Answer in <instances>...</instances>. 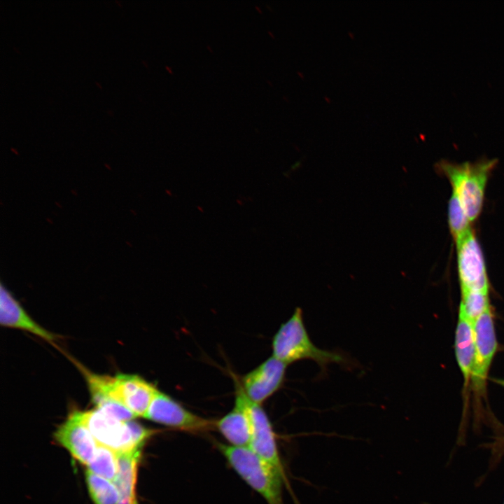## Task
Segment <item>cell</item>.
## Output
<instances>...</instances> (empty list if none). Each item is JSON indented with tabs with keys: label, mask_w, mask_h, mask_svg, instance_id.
<instances>
[{
	"label": "cell",
	"mask_w": 504,
	"mask_h": 504,
	"mask_svg": "<svg viewBox=\"0 0 504 504\" xmlns=\"http://www.w3.org/2000/svg\"><path fill=\"white\" fill-rule=\"evenodd\" d=\"M272 356L288 365L301 360H312L323 373L332 363L352 365L351 360L344 353L322 349L316 346L305 328L302 310L295 308L293 315L282 323L273 337Z\"/></svg>",
	"instance_id": "obj_1"
},
{
	"label": "cell",
	"mask_w": 504,
	"mask_h": 504,
	"mask_svg": "<svg viewBox=\"0 0 504 504\" xmlns=\"http://www.w3.org/2000/svg\"><path fill=\"white\" fill-rule=\"evenodd\" d=\"M220 453L236 472L268 504H284L282 486L286 478L250 447L216 442Z\"/></svg>",
	"instance_id": "obj_2"
},
{
	"label": "cell",
	"mask_w": 504,
	"mask_h": 504,
	"mask_svg": "<svg viewBox=\"0 0 504 504\" xmlns=\"http://www.w3.org/2000/svg\"><path fill=\"white\" fill-rule=\"evenodd\" d=\"M496 164L495 159L460 164L442 160L438 164L470 222L481 213L488 177Z\"/></svg>",
	"instance_id": "obj_3"
},
{
	"label": "cell",
	"mask_w": 504,
	"mask_h": 504,
	"mask_svg": "<svg viewBox=\"0 0 504 504\" xmlns=\"http://www.w3.org/2000/svg\"><path fill=\"white\" fill-rule=\"evenodd\" d=\"M85 425L97 444L117 454L142 448L135 443L128 421H121L94 409L74 412Z\"/></svg>",
	"instance_id": "obj_4"
},
{
	"label": "cell",
	"mask_w": 504,
	"mask_h": 504,
	"mask_svg": "<svg viewBox=\"0 0 504 504\" xmlns=\"http://www.w3.org/2000/svg\"><path fill=\"white\" fill-rule=\"evenodd\" d=\"M144 418L188 432H204L215 428V421L190 412L172 397L160 391L155 393Z\"/></svg>",
	"instance_id": "obj_5"
},
{
	"label": "cell",
	"mask_w": 504,
	"mask_h": 504,
	"mask_svg": "<svg viewBox=\"0 0 504 504\" xmlns=\"http://www.w3.org/2000/svg\"><path fill=\"white\" fill-rule=\"evenodd\" d=\"M461 290L488 291V279L480 245L471 230L456 243Z\"/></svg>",
	"instance_id": "obj_6"
},
{
	"label": "cell",
	"mask_w": 504,
	"mask_h": 504,
	"mask_svg": "<svg viewBox=\"0 0 504 504\" xmlns=\"http://www.w3.org/2000/svg\"><path fill=\"white\" fill-rule=\"evenodd\" d=\"M288 365L273 356L245 374L241 386L251 402L261 405L282 386Z\"/></svg>",
	"instance_id": "obj_7"
},
{
	"label": "cell",
	"mask_w": 504,
	"mask_h": 504,
	"mask_svg": "<svg viewBox=\"0 0 504 504\" xmlns=\"http://www.w3.org/2000/svg\"><path fill=\"white\" fill-rule=\"evenodd\" d=\"M246 407L251 428V437L248 447L277 470L285 475L277 449L275 434L266 412L261 405L251 402L247 397Z\"/></svg>",
	"instance_id": "obj_8"
},
{
	"label": "cell",
	"mask_w": 504,
	"mask_h": 504,
	"mask_svg": "<svg viewBox=\"0 0 504 504\" xmlns=\"http://www.w3.org/2000/svg\"><path fill=\"white\" fill-rule=\"evenodd\" d=\"M158 388L136 374H118L113 377L111 395L135 416L144 417Z\"/></svg>",
	"instance_id": "obj_9"
},
{
	"label": "cell",
	"mask_w": 504,
	"mask_h": 504,
	"mask_svg": "<svg viewBox=\"0 0 504 504\" xmlns=\"http://www.w3.org/2000/svg\"><path fill=\"white\" fill-rule=\"evenodd\" d=\"M475 356L471 379L482 388L496 349V340L489 307L473 324Z\"/></svg>",
	"instance_id": "obj_10"
},
{
	"label": "cell",
	"mask_w": 504,
	"mask_h": 504,
	"mask_svg": "<svg viewBox=\"0 0 504 504\" xmlns=\"http://www.w3.org/2000/svg\"><path fill=\"white\" fill-rule=\"evenodd\" d=\"M54 436L55 440L82 464L88 465L92 460L97 443L74 412L58 427Z\"/></svg>",
	"instance_id": "obj_11"
},
{
	"label": "cell",
	"mask_w": 504,
	"mask_h": 504,
	"mask_svg": "<svg viewBox=\"0 0 504 504\" xmlns=\"http://www.w3.org/2000/svg\"><path fill=\"white\" fill-rule=\"evenodd\" d=\"M215 428L234 447H248L251 437L250 419L246 407V397L240 384L237 385L234 406L218 421Z\"/></svg>",
	"instance_id": "obj_12"
},
{
	"label": "cell",
	"mask_w": 504,
	"mask_h": 504,
	"mask_svg": "<svg viewBox=\"0 0 504 504\" xmlns=\"http://www.w3.org/2000/svg\"><path fill=\"white\" fill-rule=\"evenodd\" d=\"M0 324L4 327L29 332L52 344H55L58 339L57 335L49 332L31 318L3 285H1L0 290Z\"/></svg>",
	"instance_id": "obj_13"
},
{
	"label": "cell",
	"mask_w": 504,
	"mask_h": 504,
	"mask_svg": "<svg viewBox=\"0 0 504 504\" xmlns=\"http://www.w3.org/2000/svg\"><path fill=\"white\" fill-rule=\"evenodd\" d=\"M141 449L117 454L118 470L113 483L119 493L118 504H138L135 489Z\"/></svg>",
	"instance_id": "obj_14"
},
{
	"label": "cell",
	"mask_w": 504,
	"mask_h": 504,
	"mask_svg": "<svg viewBox=\"0 0 504 504\" xmlns=\"http://www.w3.org/2000/svg\"><path fill=\"white\" fill-rule=\"evenodd\" d=\"M455 350L456 359L466 381L471 377L475 356L473 324L459 312L456 330Z\"/></svg>",
	"instance_id": "obj_15"
},
{
	"label": "cell",
	"mask_w": 504,
	"mask_h": 504,
	"mask_svg": "<svg viewBox=\"0 0 504 504\" xmlns=\"http://www.w3.org/2000/svg\"><path fill=\"white\" fill-rule=\"evenodd\" d=\"M85 479L94 504H118L119 493L114 483L89 470L85 471Z\"/></svg>",
	"instance_id": "obj_16"
},
{
	"label": "cell",
	"mask_w": 504,
	"mask_h": 504,
	"mask_svg": "<svg viewBox=\"0 0 504 504\" xmlns=\"http://www.w3.org/2000/svg\"><path fill=\"white\" fill-rule=\"evenodd\" d=\"M87 466L88 470L92 472L113 482L118 470L117 453L108 447L97 444L95 454Z\"/></svg>",
	"instance_id": "obj_17"
},
{
	"label": "cell",
	"mask_w": 504,
	"mask_h": 504,
	"mask_svg": "<svg viewBox=\"0 0 504 504\" xmlns=\"http://www.w3.org/2000/svg\"><path fill=\"white\" fill-rule=\"evenodd\" d=\"M462 298L459 312L472 324L489 307L488 291L461 290Z\"/></svg>",
	"instance_id": "obj_18"
},
{
	"label": "cell",
	"mask_w": 504,
	"mask_h": 504,
	"mask_svg": "<svg viewBox=\"0 0 504 504\" xmlns=\"http://www.w3.org/2000/svg\"><path fill=\"white\" fill-rule=\"evenodd\" d=\"M470 223L458 198L452 192L448 205V223L456 243L472 230Z\"/></svg>",
	"instance_id": "obj_19"
},
{
	"label": "cell",
	"mask_w": 504,
	"mask_h": 504,
	"mask_svg": "<svg viewBox=\"0 0 504 504\" xmlns=\"http://www.w3.org/2000/svg\"><path fill=\"white\" fill-rule=\"evenodd\" d=\"M300 164H301V161H300V160L295 162V163L293 164V166L291 167V169H292V170H295V169H297L300 167Z\"/></svg>",
	"instance_id": "obj_20"
},
{
	"label": "cell",
	"mask_w": 504,
	"mask_h": 504,
	"mask_svg": "<svg viewBox=\"0 0 504 504\" xmlns=\"http://www.w3.org/2000/svg\"><path fill=\"white\" fill-rule=\"evenodd\" d=\"M498 383L500 384L501 385L504 386V380H498Z\"/></svg>",
	"instance_id": "obj_21"
},
{
	"label": "cell",
	"mask_w": 504,
	"mask_h": 504,
	"mask_svg": "<svg viewBox=\"0 0 504 504\" xmlns=\"http://www.w3.org/2000/svg\"><path fill=\"white\" fill-rule=\"evenodd\" d=\"M503 504H504V503H503Z\"/></svg>",
	"instance_id": "obj_22"
}]
</instances>
